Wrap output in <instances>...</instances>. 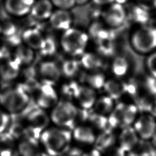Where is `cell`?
Masks as SVG:
<instances>
[{
    "mask_svg": "<svg viewBox=\"0 0 156 156\" xmlns=\"http://www.w3.org/2000/svg\"><path fill=\"white\" fill-rule=\"evenodd\" d=\"M151 143L152 146L156 149V132L155 133L154 135V136L151 138Z\"/></svg>",
    "mask_w": 156,
    "mask_h": 156,
    "instance_id": "c3c4849f",
    "label": "cell"
},
{
    "mask_svg": "<svg viewBox=\"0 0 156 156\" xmlns=\"http://www.w3.org/2000/svg\"><path fill=\"white\" fill-rule=\"evenodd\" d=\"M2 34V23L0 22V35Z\"/></svg>",
    "mask_w": 156,
    "mask_h": 156,
    "instance_id": "f907efd6",
    "label": "cell"
},
{
    "mask_svg": "<svg viewBox=\"0 0 156 156\" xmlns=\"http://www.w3.org/2000/svg\"><path fill=\"white\" fill-rule=\"evenodd\" d=\"M30 99L29 94L20 85L0 95V104L11 114H15L24 109Z\"/></svg>",
    "mask_w": 156,
    "mask_h": 156,
    "instance_id": "5b68a950",
    "label": "cell"
},
{
    "mask_svg": "<svg viewBox=\"0 0 156 156\" xmlns=\"http://www.w3.org/2000/svg\"><path fill=\"white\" fill-rule=\"evenodd\" d=\"M35 0H4L6 12L13 16L22 17L30 13Z\"/></svg>",
    "mask_w": 156,
    "mask_h": 156,
    "instance_id": "30bf717a",
    "label": "cell"
},
{
    "mask_svg": "<svg viewBox=\"0 0 156 156\" xmlns=\"http://www.w3.org/2000/svg\"><path fill=\"white\" fill-rule=\"evenodd\" d=\"M113 101L108 96H101L94 103V112L103 115L110 113L114 107Z\"/></svg>",
    "mask_w": 156,
    "mask_h": 156,
    "instance_id": "f1b7e54d",
    "label": "cell"
},
{
    "mask_svg": "<svg viewBox=\"0 0 156 156\" xmlns=\"http://www.w3.org/2000/svg\"><path fill=\"white\" fill-rule=\"evenodd\" d=\"M126 104L122 102H119L114 106L113 110L109 113L108 118V127L111 129H115L121 126L122 114Z\"/></svg>",
    "mask_w": 156,
    "mask_h": 156,
    "instance_id": "83f0119b",
    "label": "cell"
},
{
    "mask_svg": "<svg viewBox=\"0 0 156 156\" xmlns=\"http://www.w3.org/2000/svg\"><path fill=\"white\" fill-rule=\"evenodd\" d=\"M115 142V136L112 129L108 127L102 130L101 133L96 137L94 147L99 152H104L110 147L113 146Z\"/></svg>",
    "mask_w": 156,
    "mask_h": 156,
    "instance_id": "ffe728a7",
    "label": "cell"
},
{
    "mask_svg": "<svg viewBox=\"0 0 156 156\" xmlns=\"http://www.w3.org/2000/svg\"><path fill=\"white\" fill-rule=\"evenodd\" d=\"M79 63L76 60H66L62 66V73L66 77H73L75 76L79 70Z\"/></svg>",
    "mask_w": 156,
    "mask_h": 156,
    "instance_id": "836d02e7",
    "label": "cell"
},
{
    "mask_svg": "<svg viewBox=\"0 0 156 156\" xmlns=\"http://www.w3.org/2000/svg\"><path fill=\"white\" fill-rule=\"evenodd\" d=\"M86 81L88 86L93 89H100L104 87L106 80L103 74L101 73H94L86 77Z\"/></svg>",
    "mask_w": 156,
    "mask_h": 156,
    "instance_id": "d590c367",
    "label": "cell"
},
{
    "mask_svg": "<svg viewBox=\"0 0 156 156\" xmlns=\"http://www.w3.org/2000/svg\"><path fill=\"white\" fill-rule=\"evenodd\" d=\"M98 51L99 53L106 57L112 56L115 52V46L113 38L107 39L98 43Z\"/></svg>",
    "mask_w": 156,
    "mask_h": 156,
    "instance_id": "e575fe53",
    "label": "cell"
},
{
    "mask_svg": "<svg viewBox=\"0 0 156 156\" xmlns=\"http://www.w3.org/2000/svg\"><path fill=\"white\" fill-rule=\"evenodd\" d=\"M93 2L99 5H103L107 4H111L115 2V0H92Z\"/></svg>",
    "mask_w": 156,
    "mask_h": 156,
    "instance_id": "f6af8a7d",
    "label": "cell"
},
{
    "mask_svg": "<svg viewBox=\"0 0 156 156\" xmlns=\"http://www.w3.org/2000/svg\"><path fill=\"white\" fill-rule=\"evenodd\" d=\"M129 1H130V0H115V2L124 5V4L127 3Z\"/></svg>",
    "mask_w": 156,
    "mask_h": 156,
    "instance_id": "681fc988",
    "label": "cell"
},
{
    "mask_svg": "<svg viewBox=\"0 0 156 156\" xmlns=\"http://www.w3.org/2000/svg\"><path fill=\"white\" fill-rule=\"evenodd\" d=\"M38 96L35 102L38 107L43 109L55 106L58 102V95L53 85L43 82L38 90Z\"/></svg>",
    "mask_w": 156,
    "mask_h": 156,
    "instance_id": "9c48e42d",
    "label": "cell"
},
{
    "mask_svg": "<svg viewBox=\"0 0 156 156\" xmlns=\"http://www.w3.org/2000/svg\"><path fill=\"white\" fill-rule=\"evenodd\" d=\"M7 40L18 35L16 26L12 22L5 21L2 23V34Z\"/></svg>",
    "mask_w": 156,
    "mask_h": 156,
    "instance_id": "74e56055",
    "label": "cell"
},
{
    "mask_svg": "<svg viewBox=\"0 0 156 156\" xmlns=\"http://www.w3.org/2000/svg\"><path fill=\"white\" fill-rule=\"evenodd\" d=\"M7 132H9L15 140H18L29 135L26 126H24L21 122H12Z\"/></svg>",
    "mask_w": 156,
    "mask_h": 156,
    "instance_id": "d6a6232c",
    "label": "cell"
},
{
    "mask_svg": "<svg viewBox=\"0 0 156 156\" xmlns=\"http://www.w3.org/2000/svg\"><path fill=\"white\" fill-rule=\"evenodd\" d=\"M103 88L107 96L113 100L118 99L125 93L124 82L115 79L106 80Z\"/></svg>",
    "mask_w": 156,
    "mask_h": 156,
    "instance_id": "cb8c5ba5",
    "label": "cell"
},
{
    "mask_svg": "<svg viewBox=\"0 0 156 156\" xmlns=\"http://www.w3.org/2000/svg\"><path fill=\"white\" fill-rule=\"evenodd\" d=\"M72 134L69 129L49 128L45 129L40 139L49 156H60L69 149Z\"/></svg>",
    "mask_w": 156,
    "mask_h": 156,
    "instance_id": "6da1fadb",
    "label": "cell"
},
{
    "mask_svg": "<svg viewBox=\"0 0 156 156\" xmlns=\"http://www.w3.org/2000/svg\"><path fill=\"white\" fill-rule=\"evenodd\" d=\"M21 39L26 45L34 50H39L43 42L44 37L38 29L29 27L23 32Z\"/></svg>",
    "mask_w": 156,
    "mask_h": 156,
    "instance_id": "e0dca14e",
    "label": "cell"
},
{
    "mask_svg": "<svg viewBox=\"0 0 156 156\" xmlns=\"http://www.w3.org/2000/svg\"><path fill=\"white\" fill-rule=\"evenodd\" d=\"M73 136L76 141L85 144L94 143L96 139V136L92 128L84 125L76 126L73 129Z\"/></svg>",
    "mask_w": 156,
    "mask_h": 156,
    "instance_id": "d6986e66",
    "label": "cell"
},
{
    "mask_svg": "<svg viewBox=\"0 0 156 156\" xmlns=\"http://www.w3.org/2000/svg\"><path fill=\"white\" fill-rule=\"evenodd\" d=\"M135 4L152 12L156 10V0H134Z\"/></svg>",
    "mask_w": 156,
    "mask_h": 156,
    "instance_id": "60d3db41",
    "label": "cell"
},
{
    "mask_svg": "<svg viewBox=\"0 0 156 156\" xmlns=\"http://www.w3.org/2000/svg\"><path fill=\"white\" fill-rule=\"evenodd\" d=\"M105 156H125L124 152L119 146H112L104 152Z\"/></svg>",
    "mask_w": 156,
    "mask_h": 156,
    "instance_id": "7bdbcfd3",
    "label": "cell"
},
{
    "mask_svg": "<svg viewBox=\"0 0 156 156\" xmlns=\"http://www.w3.org/2000/svg\"><path fill=\"white\" fill-rule=\"evenodd\" d=\"M133 127L141 140H151L156 132V121L154 116L149 114L141 115L136 119Z\"/></svg>",
    "mask_w": 156,
    "mask_h": 156,
    "instance_id": "52a82bcc",
    "label": "cell"
},
{
    "mask_svg": "<svg viewBox=\"0 0 156 156\" xmlns=\"http://www.w3.org/2000/svg\"><path fill=\"white\" fill-rule=\"evenodd\" d=\"M39 73L44 79V82L53 85L60 79L61 70L55 62L44 61L39 66Z\"/></svg>",
    "mask_w": 156,
    "mask_h": 156,
    "instance_id": "9a60e30c",
    "label": "cell"
},
{
    "mask_svg": "<svg viewBox=\"0 0 156 156\" xmlns=\"http://www.w3.org/2000/svg\"><path fill=\"white\" fill-rule=\"evenodd\" d=\"M76 4L79 5H83L90 1V0H75Z\"/></svg>",
    "mask_w": 156,
    "mask_h": 156,
    "instance_id": "7dc6e473",
    "label": "cell"
},
{
    "mask_svg": "<svg viewBox=\"0 0 156 156\" xmlns=\"http://www.w3.org/2000/svg\"><path fill=\"white\" fill-rule=\"evenodd\" d=\"M10 121V116L0 110V133L7 129Z\"/></svg>",
    "mask_w": 156,
    "mask_h": 156,
    "instance_id": "ee69618b",
    "label": "cell"
},
{
    "mask_svg": "<svg viewBox=\"0 0 156 156\" xmlns=\"http://www.w3.org/2000/svg\"><path fill=\"white\" fill-rule=\"evenodd\" d=\"M40 156H49V155H46V154H41Z\"/></svg>",
    "mask_w": 156,
    "mask_h": 156,
    "instance_id": "816d5d0a",
    "label": "cell"
},
{
    "mask_svg": "<svg viewBox=\"0 0 156 156\" xmlns=\"http://www.w3.org/2000/svg\"><path fill=\"white\" fill-rule=\"evenodd\" d=\"M82 156H102V155H101L100 152L95 149H93V150H92L91 151H90L89 152L83 154L82 155Z\"/></svg>",
    "mask_w": 156,
    "mask_h": 156,
    "instance_id": "bcb514c9",
    "label": "cell"
},
{
    "mask_svg": "<svg viewBox=\"0 0 156 156\" xmlns=\"http://www.w3.org/2000/svg\"><path fill=\"white\" fill-rule=\"evenodd\" d=\"M51 26L58 30H66L70 27L73 23V17L68 10L57 9L52 12L49 18Z\"/></svg>",
    "mask_w": 156,
    "mask_h": 156,
    "instance_id": "8fae6325",
    "label": "cell"
},
{
    "mask_svg": "<svg viewBox=\"0 0 156 156\" xmlns=\"http://www.w3.org/2000/svg\"><path fill=\"white\" fill-rule=\"evenodd\" d=\"M139 142V137L133 127L122 128L119 136V146L126 152L132 151Z\"/></svg>",
    "mask_w": 156,
    "mask_h": 156,
    "instance_id": "4fadbf2b",
    "label": "cell"
},
{
    "mask_svg": "<svg viewBox=\"0 0 156 156\" xmlns=\"http://www.w3.org/2000/svg\"><path fill=\"white\" fill-rule=\"evenodd\" d=\"M129 62L124 56L116 57L112 63V71L117 77L125 76L129 70Z\"/></svg>",
    "mask_w": 156,
    "mask_h": 156,
    "instance_id": "4316f807",
    "label": "cell"
},
{
    "mask_svg": "<svg viewBox=\"0 0 156 156\" xmlns=\"http://www.w3.org/2000/svg\"><path fill=\"white\" fill-rule=\"evenodd\" d=\"M57 51V44L55 39L52 37L44 38L43 42L39 51L41 55L49 57L54 55Z\"/></svg>",
    "mask_w": 156,
    "mask_h": 156,
    "instance_id": "1f68e13d",
    "label": "cell"
},
{
    "mask_svg": "<svg viewBox=\"0 0 156 156\" xmlns=\"http://www.w3.org/2000/svg\"><path fill=\"white\" fill-rule=\"evenodd\" d=\"M26 121V127L29 135L38 140L49 125V118L44 109L37 107L28 114Z\"/></svg>",
    "mask_w": 156,
    "mask_h": 156,
    "instance_id": "8992f818",
    "label": "cell"
},
{
    "mask_svg": "<svg viewBox=\"0 0 156 156\" xmlns=\"http://www.w3.org/2000/svg\"><path fill=\"white\" fill-rule=\"evenodd\" d=\"M88 122L94 128L101 131L109 127L108 118L105 115L99 114L93 110L90 113Z\"/></svg>",
    "mask_w": 156,
    "mask_h": 156,
    "instance_id": "4dcf8cb0",
    "label": "cell"
},
{
    "mask_svg": "<svg viewBox=\"0 0 156 156\" xmlns=\"http://www.w3.org/2000/svg\"><path fill=\"white\" fill-rule=\"evenodd\" d=\"M20 65L16 58L4 62L0 65V77L7 82L13 80L18 76Z\"/></svg>",
    "mask_w": 156,
    "mask_h": 156,
    "instance_id": "ac0fdd59",
    "label": "cell"
},
{
    "mask_svg": "<svg viewBox=\"0 0 156 156\" xmlns=\"http://www.w3.org/2000/svg\"><path fill=\"white\" fill-rule=\"evenodd\" d=\"M145 85L149 93L156 96V77L149 75L146 78Z\"/></svg>",
    "mask_w": 156,
    "mask_h": 156,
    "instance_id": "b9f144b4",
    "label": "cell"
},
{
    "mask_svg": "<svg viewBox=\"0 0 156 156\" xmlns=\"http://www.w3.org/2000/svg\"><path fill=\"white\" fill-rule=\"evenodd\" d=\"M130 43L139 54L152 53L156 50V27L149 24L138 26L130 35Z\"/></svg>",
    "mask_w": 156,
    "mask_h": 156,
    "instance_id": "7a4b0ae2",
    "label": "cell"
},
{
    "mask_svg": "<svg viewBox=\"0 0 156 156\" xmlns=\"http://www.w3.org/2000/svg\"><path fill=\"white\" fill-rule=\"evenodd\" d=\"M17 150L21 156H40L41 154L38 140L30 135L19 140Z\"/></svg>",
    "mask_w": 156,
    "mask_h": 156,
    "instance_id": "5bb4252c",
    "label": "cell"
},
{
    "mask_svg": "<svg viewBox=\"0 0 156 156\" xmlns=\"http://www.w3.org/2000/svg\"><path fill=\"white\" fill-rule=\"evenodd\" d=\"M88 38V35L83 31L70 27L62 34L60 44L66 54L73 57H78L84 53Z\"/></svg>",
    "mask_w": 156,
    "mask_h": 156,
    "instance_id": "3957f363",
    "label": "cell"
},
{
    "mask_svg": "<svg viewBox=\"0 0 156 156\" xmlns=\"http://www.w3.org/2000/svg\"><path fill=\"white\" fill-rule=\"evenodd\" d=\"M15 57L21 65H29L35 58L34 49L24 44H19L15 50Z\"/></svg>",
    "mask_w": 156,
    "mask_h": 156,
    "instance_id": "484cf974",
    "label": "cell"
},
{
    "mask_svg": "<svg viewBox=\"0 0 156 156\" xmlns=\"http://www.w3.org/2000/svg\"><path fill=\"white\" fill-rule=\"evenodd\" d=\"M77 108L70 101L62 100L54 106L51 115L52 121L58 126L69 130L75 127Z\"/></svg>",
    "mask_w": 156,
    "mask_h": 156,
    "instance_id": "277c9868",
    "label": "cell"
},
{
    "mask_svg": "<svg viewBox=\"0 0 156 156\" xmlns=\"http://www.w3.org/2000/svg\"><path fill=\"white\" fill-rule=\"evenodd\" d=\"M127 17V12L124 5L113 2L103 13V19L107 25L116 28L121 26Z\"/></svg>",
    "mask_w": 156,
    "mask_h": 156,
    "instance_id": "ba28073f",
    "label": "cell"
},
{
    "mask_svg": "<svg viewBox=\"0 0 156 156\" xmlns=\"http://www.w3.org/2000/svg\"><path fill=\"white\" fill-rule=\"evenodd\" d=\"M130 20L138 26L148 24L151 20V13L146 9L135 4L130 9Z\"/></svg>",
    "mask_w": 156,
    "mask_h": 156,
    "instance_id": "7402d4cb",
    "label": "cell"
},
{
    "mask_svg": "<svg viewBox=\"0 0 156 156\" xmlns=\"http://www.w3.org/2000/svg\"><path fill=\"white\" fill-rule=\"evenodd\" d=\"M138 107L135 104L126 105L124 109L122 121L121 126L124 128L127 126H130L136 119L138 113Z\"/></svg>",
    "mask_w": 156,
    "mask_h": 156,
    "instance_id": "f546056e",
    "label": "cell"
},
{
    "mask_svg": "<svg viewBox=\"0 0 156 156\" xmlns=\"http://www.w3.org/2000/svg\"><path fill=\"white\" fill-rule=\"evenodd\" d=\"M52 9L53 5L50 0H37L34 3L30 13L36 20H45L49 18Z\"/></svg>",
    "mask_w": 156,
    "mask_h": 156,
    "instance_id": "2e32d148",
    "label": "cell"
},
{
    "mask_svg": "<svg viewBox=\"0 0 156 156\" xmlns=\"http://www.w3.org/2000/svg\"><path fill=\"white\" fill-rule=\"evenodd\" d=\"M74 99L77 101L81 108L91 109L96 101V91L88 85H79Z\"/></svg>",
    "mask_w": 156,
    "mask_h": 156,
    "instance_id": "7c38bea8",
    "label": "cell"
},
{
    "mask_svg": "<svg viewBox=\"0 0 156 156\" xmlns=\"http://www.w3.org/2000/svg\"><path fill=\"white\" fill-rule=\"evenodd\" d=\"M81 65L87 69L98 70L104 65L102 58L93 52H84L81 55Z\"/></svg>",
    "mask_w": 156,
    "mask_h": 156,
    "instance_id": "d4e9b609",
    "label": "cell"
},
{
    "mask_svg": "<svg viewBox=\"0 0 156 156\" xmlns=\"http://www.w3.org/2000/svg\"><path fill=\"white\" fill-rule=\"evenodd\" d=\"M15 140L9 132L0 133V156H16Z\"/></svg>",
    "mask_w": 156,
    "mask_h": 156,
    "instance_id": "603a6c76",
    "label": "cell"
},
{
    "mask_svg": "<svg viewBox=\"0 0 156 156\" xmlns=\"http://www.w3.org/2000/svg\"><path fill=\"white\" fill-rule=\"evenodd\" d=\"M146 67L149 76L156 77V50L147 55L146 60Z\"/></svg>",
    "mask_w": 156,
    "mask_h": 156,
    "instance_id": "f35d334b",
    "label": "cell"
},
{
    "mask_svg": "<svg viewBox=\"0 0 156 156\" xmlns=\"http://www.w3.org/2000/svg\"><path fill=\"white\" fill-rule=\"evenodd\" d=\"M53 6L58 9L69 10L73 9L76 4L75 0H50Z\"/></svg>",
    "mask_w": 156,
    "mask_h": 156,
    "instance_id": "ab89813d",
    "label": "cell"
},
{
    "mask_svg": "<svg viewBox=\"0 0 156 156\" xmlns=\"http://www.w3.org/2000/svg\"><path fill=\"white\" fill-rule=\"evenodd\" d=\"M89 35L98 44L108 38H113V34L105 28L99 22L95 21L91 24L89 27Z\"/></svg>",
    "mask_w": 156,
    "mask_h": 156,
    "instance_id": "44dd1931",
    "label": "cell"
},
{
    "mask_svg": "<svg viewBox=\"0 0 156 156\" xmlns=\"http://www.w3.org/2000/svg\"><path fill=\"white\" fill-rule=\"evenodd\" d=\"M79 85H80L77 82L73 80L64 84L61 90L62 94L64 97L63 100L71 101V99L74 98Z\"/></svg>",
    "mask_w": 156,
    "mask_h": 156,
    "instance_id": "8d00e7d4",
    "label": "cell"
}]
</instances>
